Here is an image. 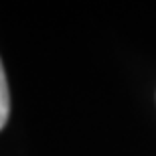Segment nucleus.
<instances>
[{"mask_svg": "<svg viewBox=\"0 0 156 156\" xmlns=\"http://www.w3.org/2000/svg\"><path fill=\"white\" fill-rule=\"evenodd\" d=\"M8 112H10V95H8V83H6V75L0 63V130L4 128L6 120H8Z\"/></svg>", "mask_w": 156, "mask_h": 156, "instance_id": "obj_1", "label": "nucleus"}]
</instances>
